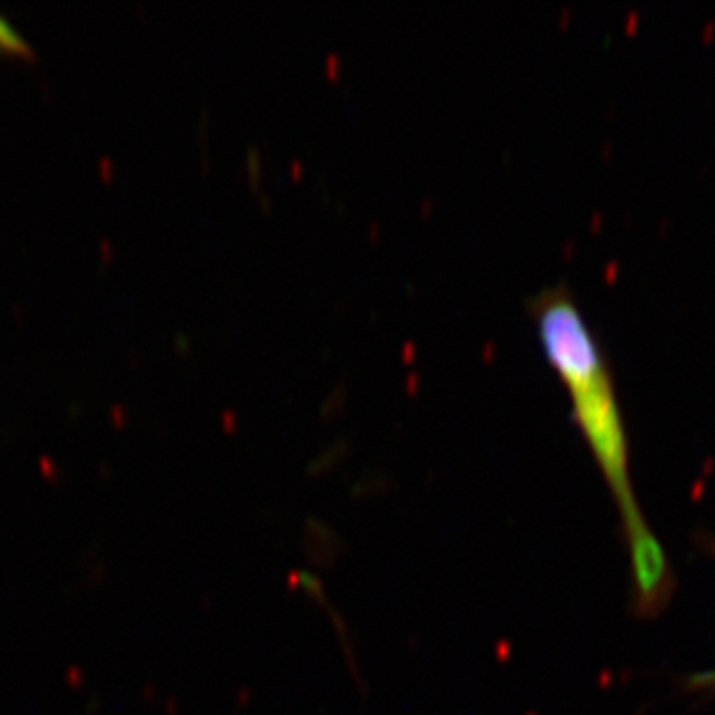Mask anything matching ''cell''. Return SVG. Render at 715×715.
<instances>
[{
	"label": "cell",
	"mask_w": 715,
	"mask_h": 715,
	"mask_svg": "<svg viewBox=\"0 0 715 715\" xmlns=\"http://www.w3.org/2000/svg\"><path fill=\"white\" fill-rule=\"evenodd\" d=\"M537 336L572 406V420L591 447L613 493L632 563L638 604L654 611L668 601L671 572L652 534L630 481V449L613 370L579 303L565 284L539 291L529 300Z\"/></svg>",
	"instance_id": "1"
},
{
	"label": "cell",
	"mask_w": 715,
	"mask_h": 715,
	"mask_svg": "<svg viewBox=\"0 0 715 715\" xmlns=\"http://www.w3.org/2000/svg\"><path fill=\"white\" fill-rule=\"evenodd\" d=\"M0 50L26 54V57H30L35 52L30 42L2 14H0Z\"/></svg>",
	"instance_id": "2"
}]
</instances>
